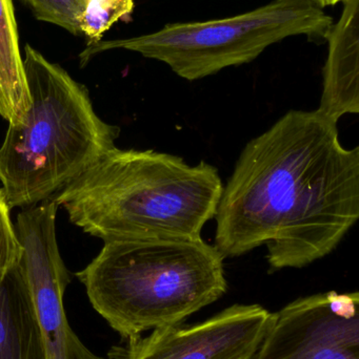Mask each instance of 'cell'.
<instances>
[{"mask_svg": "<svg viewBox=\"0 0 359 359\" xmlns=\"http://www.w3.org/2000/svg\"><path fill=\"white\" fill-rule=\"evenodd\" d=\"M359 217V147L333 135L308 170L267 243L271 270L303 268L330 255Z\"/></svg>", "mask_w": 359, "mask_h": 359, "instance_id": "obj_6", "label": "cell"}, {"mask_svg": "<svg viewBox=\"0 0 359 359\" xmlns=\"http://www.w3.org/2000/svg\"><path fill=\"white\" fill-rule=\"evenodd\" d=\"M134 10L135 0H84L78 27L88 38L86 46L101 41L118 21H131Z\"/></svg>", "mask_w": 359, "mask_h": 359, "instance_id": "obj_13", "label": "cell"}, {"mask_svg": "<svg viewBox=\"0 0 359 359\" xmlns=\"http://www.w3.org/2000/svg\"><path fill=\"white\" fill-rule=\"evenodd\" d=\"M337 122L320 111H290L240 154L217 207L214 246L223 257L267 244Z\"/></svg>", "mask_w": 359, "mask_h": 359, "instance_id": "obj_4", "label": "cell"}, {"mask_svg": "<svg viewBox=\"0 0 359 359\" xmlns=\"http://www.w3.org/2000/svg\"><path fill=\"white\" fill-rule=\"evenodd\" d=\"M316 1L318 2V4H320L322 8H325L326 6H335V4H339V2H344L346 1V0H316Z\"/></svg>", "mask_w": 359, "mask_h": 359, "instance_id": "obj_16", "label": "cell"}, {"mask_svg": "<svg viewBox=\"0 0 359 359\" xmlns=\"http://www.w3.org/2000/svg\"><path fill=\"white\" fill-rule=\"evenodd\" d=\"M11 208L0 188V280L20 262L22 247L10 215Z\"/></svg>", "mask_w": 359, "mask_h": 359, "instance_id": "obj_15", "label": "cell"}, {"mask_svg": "<svg viewBox=\"0 0 359 359\" xmlns=\"http://www.w3.org/2000/svg\"><path fill=\"white\" fill-rule=\"evenodd\" d=\"M57 208L52 198L23 208L15 225L22 247L21 269L33 303L44 358L103 359L84 346L65 316L63 295L70 273L57 244Z\"/></svg>", "mask_w": 359, "mask_h": 359, "instance_id": "obj_7", "label": "cell"}, {"mask_svg": "<svg viewBox=\"0 0 359 359\" xmlns=\"http://www.w3.org/2000/svg\"><path fill=\"white\" fill-rule=\"evenodd\" d=\"M30 105L13 0H0V115L18 121Z\"/></svg>", "mask_w": 359, "mask_h": 359, "instance_id": "obj_12", "label": "cell"}, {"mask_svg": "<svg viewBox=\"0 0 359 359\" xmlns=\"http://www.w3.org/2000/svg\"><path fill=\"white\" fill-rule=\"evenodd\" d=\"M223 185L216 168L171 154L115 149L53 196L74 225L103 242L202 238Z\"/></svg>", "mask_w": 359, "mask_h": 359, "instance_id": "obj_1", "label": "cell"}, {"mask_svg": "<svg viewBox=\"0 0 359 359\" xmlns=\"http://www.w3.org/2000/svg\"><path fill=\"white\" fill-rule=\"evenodd\" d=\"M358 292L320 293L273 314L252 359H359Z\"/></svg>", "mask_w": 359, "mask_h": 359, "instance_id": "obj_8", "label": "cell"}, {"mask_svg": "<svg viewBox=\"0 0 359 359\" xmlns=\"http://www.w3.org/2000/svg\"><path fill=\"white\" fill-rule=\"evenodd\" d=\"M326 41L329 50L318 111L334 122L359 113V0H346Z\"/></svg>", "mask_w": 359, "mask_h": 359, "instance_id": "obj_10", "label": "cell"}, {"mask_svg": "<svg viewBox=\"0 0 359 359\" xmlns=\"http://www.w3.org/2000/svg\"><path fill=\"white\" fill-rule=\"evenodd\" d=\"M0 359H46L20 262L0 280Z\"/></svg>", "mask_w": 359, "mask_h": 359, "instance_id": "obj_11", "label": "cell"}, {"mask_svg": "<svg viewBox=\"0 0 359 359\" xmlns=\"http://www.w3.org/2000/svg\"><path fill=\"white\" fill-rule=\"evenodd\" d=\"M37 20L63 27L74 36L81 35L78 19L84 0H21Z\"/></svg>", "mask_w": 359, "mask_h": 359, "instance_id": "obj_14", "label": "cell"}, {"mask_svg": "<svg viewBox=\"0 0 359 359\" xmlns=\"http://www.w3.org/2000/svg\"><path fill=\"white\" fill-rule=\"evenodd\" d=\"M23 69L30 105L8 124L0 147V182L11 209L50 200L117 149L119 128L101 120L88 88L31 44Z\"/></svg>", "mask_w": 359, "mask_h": 359, "instance_id": "obj_2", "label": "cell"}, {"mask_svg": "<svg viewBox=\"0 0 359 359\" xmlns=\"http://www.w3.org/2000/svg\"><path fill=\"white\" fill-rule=\"evenodd\" d=\"M223 259L202 238L107 241L76 276L93 308L129 341L181 325L223 297Z\"/></svg>", "mask_w": 359, "mask_h": 359, "instance_id": "obj_3", "label": "cell"}, {"mask_svg": "<svg viewBox=\"0 0 359 359\" xmlns=\"http://www.w3.org/2000/svg\"><path fill=\"white\" fill-rule=\"evenodd\" d=\"M333 25L332 17L316 0H273L227 18L168 23L154 33L101 40L80 53V65L107 50H126L162 61L179 77L195 81L252 62L270 46L288 37L325 41Z\"/></svg>", "mask_w": 359, "mask_h": 359, "instance_id": "obj_5", "label": "cell"}, {"mask_svg": "<svg viewBox=\"0 0 359 359\" xmlns=\"http://www.w3.org/2000/svg\"><path fill=\"white\" fill-rule=\"evenodd\" d=\"M273 314L259 305H234L193 326L155 329L129 339L115 359H252Z\"/></svg>", "mask_w": 359, "mask_h": 359, "instance_id": "obj_9", "label": "cell"}]
</instances>
